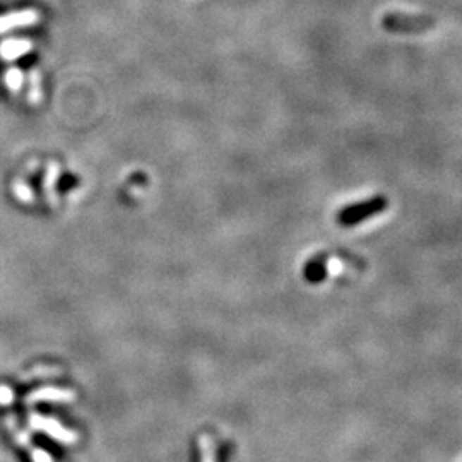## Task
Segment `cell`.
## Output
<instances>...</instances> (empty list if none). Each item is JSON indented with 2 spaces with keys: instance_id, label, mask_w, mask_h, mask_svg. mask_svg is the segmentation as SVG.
Instances as JSON below:
<instances>
[{
  "instance_id": "6da1fadb",
  "label": "cell",
  "mask_w": 462,
  "mask_h": 462,
  "mask_svg": "<svg viewBox=\"0 0 462 462\" xmlns=\"http://www.w3.org/2000/svg\"><path fill=\"white\" fill-rule=\"evenodd\" d=\"M389 201L384 195H375V197H370L366 201L354 202V204L344 206L337 213V223L342 228H351V226L360 225V223L366 221L370 218H375L380 213H384L387 209Z\"/></svg>"
},
{
  "instance_id": "7a4b0ae2",
  "label": "cell",
  "mask_w": 462,
  "mask_h": 462,
  "mask_svg": "<svg viewBox=\"0 0 462 462\" xmlns=\"http://www.w3.org/2000/svg\"><path fill=\"white\" fill-rule=\"evenodd\" d=\"M329 274V256L327 254H317L310 258L304 268V277L310 285H318L325 281Z\"/></svg>"
},
{
  "instance_id": "3957f363",
  "label": "cell",
  "mask_w": 462,
  "mask_h": 462,
  "mask_svg": "<svg viewBox=\"0 0 462 462\" xmlns=\"http://www.w3.org/2000/svg\"><path fill=\"white\" fill-rule=\"evenodd\" d=\"M30 423H31V426H33V428L42 430V432H45L51 437L58 438V440L67 442V444H73V442L77 440V435H75V433L67 432V430L62 428V426L58 425L57 421L46 420V418L38 416V414H33V416H30Z\"/></svg>"
},
{
  "instance_id": "277c9868",
  "label": "cell",
  "mask_w": 462,
  "mask_h": 462,
  "mask_svg": "<svg viewBox=\"0 0 462 462\" xmlns=\"http://www.w3.org/2000/svg\"><path fill=\"white\" fill-rule=\"evenodd\" d=\"M38 23V13L37 11H18V13H11L6 15H0V33L14 30V27L31 26Z\"/></svg>"
},
{
  "instance_id": "5b68a950",
  "label": "cell",
  "mask_w": 462,
  "mask_h": 462,
  "mask_svg": "<svg viewBox=\"0 0 462 462\" xmlns=\"http://www.w3.org/2000/svg\"><path fill=\"white\" fill-rule=\"evenodd\" d=\"M384 25L389 27V30L399 31V33H411V31H420L423 27L430 26V21H425V19H416V18H409V15H389L387 19L384 21Z\"/></svg>"
},
{
  "instance_id": "8992f818",
  "label": "cell",
  "mask_w": 462,
  "mask_h": 462,
  "mask_svg": "<svg viewBox=\"0 0 462 462\" xmlns=\"http://www.w3.org/2000/svg\"><path fill=\"white\" fill-rule=\"evenodd\" d=\"M6 425L11 428V432H13V435H14L15 440H18V444H19V445H23V447L30 449V454H31V457H33V461H35V462H51V459L49 457V454L43 452L42 449H37V447L33 449V447H30V440H27L26 433H25V432H21V430H19L18 426H15L13 418H7V420H6Z\"/></svg>"
},
{
  "instance_id": "52a82bcc",
  "label": "cell",
  "mask_w": 462,
  "mask_h": 462,
  "mask_svg": "<svg viewBox=\"0 0 462 462\" xmlns=\"http://www.w3.org/2000/svg\"><path fill=\"white\" fill-rule=\"evenodd\" d=\"M31 402L35 401H70L74 399V392L70 390H58V389H43L38 392H33L27 396Z\"/></svg>"
},
{
  "instance_id": "ba28073f",
  "label": "cell",
  "mask_w": 462,
  "mask_h": 462,
  "mask_svg": "<svg viewBox=\"0 0 462 462\" xmlns=\"http://www.w3.org/2000/svg\"><path fill=\"white\" fill-rule=\"evenodd\" d=\"M0 402L2 404H11L13 402V392L7 387H0Z\"/></svg>"
},
{
  "instance_id": "9c48e42d",
  "label": "cell",
  "mask_w": 462,
  "mask_h": 462,
  "mask_svg": "<svg viewBox=\"0 0 462 462\" xmlns=\"http://www.w3.org/2000/svg\"><path fill=\"white\" fill-rule=\"evenodd\" d=\"M201 447H202V454H204V459H202V462H211V449H209V440H207V437H202Z\"/></svg>"
}]
</instances>
